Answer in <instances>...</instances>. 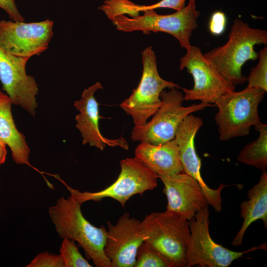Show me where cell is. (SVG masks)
<instances>
[{
  "label": "cell",
  "instance_id": "6da1fadb",
  "mask_svg": "<svg viewBox=\"0 0 267 267\" xmlns=\"http://www.w3.org/2000/svg\"><path fill=\"white\" fill-rule=\"evenodd\" d=\"M81 203L70 193L65 199L59 198L48 212L56 231L62 239L77 242L88 260H92L97 267H110V262L105 255L104 248L107 229L103 225L96 227L83 216Z\"/></svg>",
  "mask_w": 267,
  "mask_h": 267
},
{
  "label": "cell",
  "instance_id": "484cf974",
  "mask_svg": "<svg viewBox=\"0 0 267 267\" xmlns=\"http://www.w3.org/2000/svg\"><path fill=\"white\" fill-rule=\"evenodd\" d=\"M226 24L225 14L220 11L213 13L209 25L210 32L214 35L218 36L224 31Z\"/></svg>",
  "mask_w": 267,
  "mask_h": 267
},
{
  "label": "cell",
  "instance_id": "e0dca14e",
  "mask_svg": "<svg viewBox=\"0 0 267 267\" xmlns=\"http://www.w3.org/2000/svg\"><path fill=\"white\" fill-rule=\"evenodd\" d=\"M134 156L158 177L182 172L179 149L175 139L157 145L141 142L135 149Z\"/></svg>",
  "mask_w": 267,
  "mask_h": 267
},
{
  "label": "cell",
  "instance_id": "d6986e66",
  "mask_svg": "<svg viewBox=\"0 0 267 267\" xmlns=\"http://www.w3.org/2000/svg\"><path fill=\"white\" fill-rule=\"evenodd\" d=\"M12 104L6 94L0 96V139L11 149L12 159L16 164L32 167L29 161L30 150L24 135L15 126L11 113Z\"/></svg>",
  "mask_w": 267,
  "mask_h": 267
},
{
  "label": "cell",
  "instance_id": "5bb4252c",
  "mask_svg": "<svg viewBox=\"0 0 267 267\" xmlns=\"http://www.w3.org/2000/svg\"><path fill=\"white\" fill-rule=\"evenodd\" d=\"M203 125L202 119L190 114L180 124L175 134V140L178 147L182 172L190 176L199 184L206 202L215 203L220 198L221 189L209 187L200 172L201 160L195 147V137Z\"/></svg>",
  "mask_w": 267,
  "mask_h": 267
},
{
  "label": "cell",
  "instance_id": "603a6c76",
  "mask_svg": "<svg viewBox=\"0 0 267 267\" xmlns=\"http://www.w3.org/2000/svg\"><path fill=\"white\" fill-rule=\"evenodd\" d=\"M61 256L64 267H91L79 251L75 241L64 238L60 247Z\"/></svg>",
  "mask_w": 267,
  "mask_h": 267
},
{
  "label": "cell",
  "instance_id": "2e32d148",
  "mask_svg": "<svg viewBox=\"0 0 267 267\" xmlns=\"http://www.w3.org/2000/svg\"><path fill=\"white\" fill-rule=\"evenodd\" d=\"M159 178L164 185L167 210L189 221L207 205L199 184L190 176L181 172L171 176H159Z\"/></svg>",
  "mask_w": 267,
  "mask_h": 267
},
{
  "label": "cell",
  "instance_id": "52a82bcc",
  "mask_svg": "<svg viewBox=\"0 0 267 267\" xmlns=\"http://www.w3.org/2000/svg\"><path fill=\"white\" fill-rule=\"evenodd\" d=\"M209 216L207 205L188 221L190 235L186 267H227L244 254L260 249L267 250L265 242L241 252L230 250L217 243L210 236Z\"/></svg>",
  "mask_w": 267,
  "mask_h": 267
},
{
  "label": "cell",
  "instance_id": "9a60e30c",
  "mask_svg": "<svg viewBox=\"0 0 267 267\" xmlns=\"http://www.w3.org/2000/svg\"><path fill=\"white\" fill-rule=\"evenodd\" d=\"M103 87L99 82L86 89L82 92L81 98L75 101L74 105L80 113L76 115V128L80 131L83 137V144H89L101 151L107 146H120L128 150L129 145L123 137L110 139L104 137L99 128V104L94 97V93Z\"/></svg>",
  "mask_w": 267,
  "mask_h": 267
},
{
  "label": "cell",
  "instance_id": "30bf717a",
  "mask_svg": "<svg viewBox=\"0 0 267 267\" xmlns=\"http://www.w3.org/2000/svg\"><path fill=\"white\" fill-rule=\"evenodd\" d=\"M179 68L181 70L186 69L194 81L192 89L182 88L184 100H199L212 104L223 94L235 90V86L220 74L197 46L191 45L186 50L180 58Z\"/></svg>",
  "mask_w": 267,
  "mask_h": 267
},
{
  "label": "cell",
  "instance_id": "9c48e42d",
  "mask_svg": "<svg viewBox=\"0 0 267 267\" xmlns=\"http://www.w3.org/2000/svg\"><path fill=\"white\" fill-rule=\"evenodd\" d=\"M120 167L121 171L116 180L98 191L81 192L64 184L82 204L88 201H100L105 198H111L119 202L122 207L133 196L142 195L157 186L158 175L135 156L122 160Z\"/></svg>",
  "mask_w": 267,
  "mask_h": 267
},
{
  "label": "cell",
  "instance_id": "4316f807",
  "mask_svg": "<svg viewBox=\"0 0 267 267\" xmlns=\"http://www.w3.org/2000/svg\"><path fill=\"white\" fill-rule=\"evenodd\" d=\"M185 0H161L151 5H139V10L140 11H144L147 9H155L158 8H168L178 11L185 6Z\"/></svg>",
  "mask_w": 267,
  "mask_h": 267
},
{
  "label": "cell",
  "instance_id": "ac0fdd59",
  "mask_svg": "<svg viewBox=\"0 0 267 267\" xmlns=\"http://www.w3.org/2000/svg\"><path fill=\"white\" fill-rule=\"evenodd\" d=\"M248 200L240 206V215L243 220L242 226L233 238L231 245H242L244 235L249 226L261 220L267 227V173L263 172L259 182L248 190Z\"/></svg>",
  "mask_w": 267,
  "mask_h": 267
},
{
  "label": "cell",
  "instance_id": "3957f363",
  "mask_svg": "<svg viewBox=\"0 0 267 267\" xmlns=\"http://www.w3.org/2000/svg\"><path fill=\"white\" fill-rule=\"evenodd\" d=\"M141 222L144 241L158 252L171 267H186L190 235L186 219L166 210L146 215Z\"/></svg>",
  "mask_w": 267,
  "mask_h": 267
},
{
  "label": "cell",
  "instance_id": "d4e9b609",
  "mask_svg": "<svg viewBox=\"0 0 267 267\" xmlns=\"http://www.w3.org/2000/svg\"><path fill=\"white\" fill-rule=\"evenodd\" d=\"M26 267H64V266L60 254L54 255L44 252L38 254Z\"/></svg>",
  "mask_w": 267,
  "mask_h": 267
},
{
  "label": "cell",
  "instance_id": "cb8c5ba5",
  "mask_svg": "<svg viewBox=\"0 0 267 267\" xmlns=\"http://www.w3.org/2000/svg\"><path fill=\"white\" fill-rule=\"evenodd\" d=\"M259 62L247 77L248 88H258L267 91V47L259 52Z\"/></svg>",
  "mask_w": 267,
  "mask_h": 267
},
{
  "label": "cell",
  "instance_id": "7c38bea8",
  "mask_svg": "<svg viewBox=\"0 0 267 267\" xmlns=\"http://www.w3.org/2000/svg\"><path fill=\"white\" fill-rule=\"evenodd\" d=\"M107 224L104 251L110 267H134L137 250L145 240L141 221L126 212L115 224L109 221Z\"/></svg>",
  "mask_w": 267,
  "mask_h": 267
},
{
  "label": "cell",
  "instance_id": "7a4b0ae2",
  "mask_svg": "<svg viewBox=\"0 0 267 267\" xmlns=\"http://www.w3.org/2000/svg\"><path fill=\"white\" fill-rule=\"evenodd\" d=\"M226 43L203 54L228 82L236 86L247 81L242 72L248 60H256L259 53L256 45L267 44V31L253 28L239 19L234 20Z\"/></svg>",
  "mask_w": 267,
  "mask_h": 267
},
{
  "label": "cell",
  "instance_id": "4fadbf2b",
  "mask_svg": "<svg viewBox=\"0 0 267 267\" xmlns=\"http://www.w3.org/2000/svg\"><path fill=\"white\" fill-rule=\"evenodd\" d=\"M30 58L11 55L0 48V82L12 104L20 106L34 116L39 89L34 77L26 72Z\"/></svg>",
  "mask_w": 267,
  "mask_h": 267
},
{
  "label": "cell",
  "instance_id": "8fae6325",
  "mask_svg": "<svg viewBox=\"0 0 267 267\" xmlns=\"http://www.w3.org/2000/svg\"><path fill=\"white\" fill-rule=\"evenodd\" d=\"M53 22L0 21V48L16 56L31 58L45 51L53 36Z\"/></svg>",
  "mask_w": 267,
  "mask_h": 267
},
{
  "label": "cell",
  "instance_id": "f1b7e54d",
  "mask_svg": "<svg viewBox=\"0 0 267 267\" xmlns=\"http://www.w3.org/2000/svg\"><path fill=\"white\" fill-rule=\"evenodd\" d=\"M6 144L0 139V166L3 164L6 160L7 150Z\"/></svg>",
  "mask_w": 267,
  "mask_h": 267
},
{
  "label": "cell",
  "instance_id": "ffe728a7",
  "mask_svg": "<svg viewBox=\"0 0 267 267\" xmlns=\"http://www.w3.org/2000/svg\"><path fill=\"white\" fill-rule=\"evenodd\" d=\"M254 127L259 133V137L244 146L237 160L265 172L267 168V125L261 122Z\"/></svg>",
  "mask_w": 267,
  "mask_h": 267
},
{
  "label": "cell",
  "instance_id": "83f0119b",
  "mask_svg": "<svg viewBox=\"0 0 267 267\" xmlns=\"http://www.w3.org/2000/svg\"><path fill=\"white\" fill-rule=\"evenodd\" d=\"M0 8L4 10L12 21H24L14 0H0Z\"/></svg>",
  "mask_w": 267,
  "mask_h": 267
},
{
  "label": "cell",
  "instance_id": "ba28073f",
  "mask_svg": "<svg viewBox=\"0 0 267 267\" xmlns=\"http://www.w3.org/2000/svg\"><path fill=\"white\" fill-rule=\"evenodd\" d=\"M142 76L137 87L120 106L132 116L134 126L145 124L160 107L161 92L166 88H179L178 85L162 78L158 73L156 56L150 46L141 52Z\"/></svg>",
  "mask_w": 267,
  "mask_h": 267
},
{
  "label": "cell",
  "instance_id": "44dd1931",
  "mask_svg": "<svg viewBox=\"0 0 267 267\" xmlns=\"http://www.w3.org/2000/svg\"><path fill=\"white\" fill-rule=\"evenodd\" d=\"M98 8L111 21L122 15H128L131 18L136 17L140 15V12L139 4L130 0H105Z\"/></svg>",
  "mask_w": 267,
  "mask_h": 267
},
{
  "label": "cell",
  "instance_id": "277c9868",
  "mask_svg": "<svg viewBox=\"0 0 267 267\" xmlns=\"http://www.w3.org/2000/svg\"><path fill=\"white\" fill-rule=\"evenodd\" d=\"M266 92L260 88L246 87L239 91L223 94L215 101L218 109L215 120L220 140L247 135L252 126L261 122L258 106Z\"/></svg>",
  "mask_w": 267,
  "mask_h": 267
},
{
  "label": "cell",
  "instance_id": "8992f818",
  "mask_svg": "<svg viewBox=\"0 0 267 267\" xmlns=\"http://www.w3.org/2000/svg\"><path fill=\"white\" fill-rule=\"evenodd\" d=\"M143 12V15L134 18L119 15L111 21L121 31H140L145 34L164 32L176 38L186 50L190 47V38L193 31L198 27L200 15L196 9V0H189L184 8L170 14H159L153 9Z\"/></svg>",
  "mask_w": 267,
  "mask_h": 267
},
{
  "label": "cell",
  "instance_id": "5b68a950",
  "mask_svg": "<svg viewBox=\"0 0 267 267\" xmlns=\"http://www.w3.org/2000/svg\"><path fill=\"white\" fill-rule=\"evenodd\" d=\"M164 89L160 93L161 103L151 120L140 126H134L131 138L153 145L164 144L174 139L178 128L185 117L214 104L200 102L187 106L182 105L184 101L182 93L177 88Z\"/></svg>",
  "mask_w": 267,
  "mask_h": 267
},
{
  "label": "cell",
  "instance_id": "7402d4cb",
  "mask_svg": "<svg viewBox=\"0 0 267 267\" xmlns=\"http://www.w3.org/2000/svg\"><path fill=\"white\" fill-rule=\"evenodd\" d=\"M134 267H171L167 261L153 247L144 241L139 247Z\"/></svg>",
  "mask_w": 267,
  "mask_h": 267
},
{
  "label": "cell",
  "instance_id": "f546056e",
  "mask_svg": "<svg viewBox=\"0 0 267 267\" xmlns=\"http://www.w3.org/2000/svg\"><path fill=\"white\" fill-rule=\"evenodd\" d=\"M5 94L3 93L2 91L0 89V96L4 95Z\"/></svg>",
  "mask_w": 267,
  "mask_h": 267
}]
</instances>
